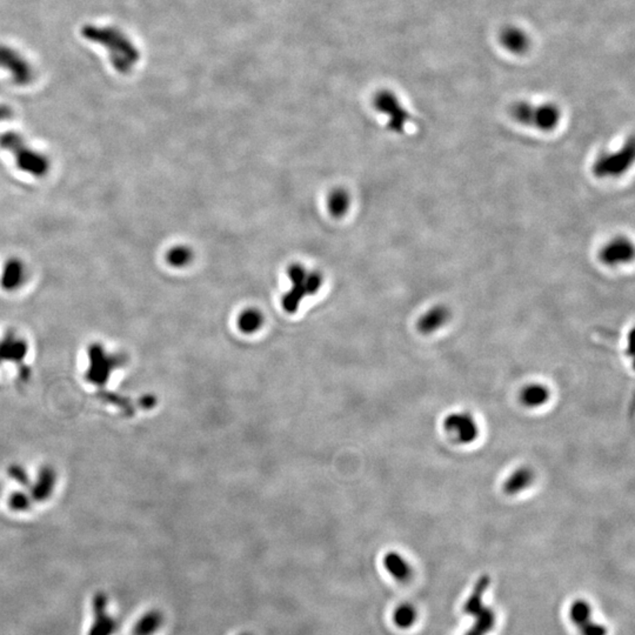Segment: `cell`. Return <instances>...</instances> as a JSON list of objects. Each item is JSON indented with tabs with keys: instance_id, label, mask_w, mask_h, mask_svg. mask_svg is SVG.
<instances>
[{
	"instance_id": "1",
	"label": "cell",
	"mask_w": 635,
	"mask_h": 635,
	"mask_svg": "<svg viewBox=\"0 0 635 635\" xmlns=\"http://www.w3.org/2000/svg\"><path fill=\"white\" fill-rule=\"evenodd\" d=\"M82 34L86 41L101 45L110 53L108 57L112 66L119 73H130L140 59L137 46L117 27L85 25L82 29Z\"/></svg>"
},
{
	"instance_id": "2",
	"label": "cell",
	"mask_w": 635,
	"mask_h": 635,
	"mask_svg": "<svg viewBox=\"0 0 635 635\" xmlns=\"http://www.w3.org/2000/svg\"><path fill=\"white\" fill-rule=\"evenodd\" d=\"M0 147L8 149L15 156V163L22 171L43 177L49 172L50 163L46 156L36 152L25 144L22 136L12 131L0 136Z\"/></svg>"
},
{
	"instance_id": "3",
	"label": "cell",
	"mask_w": 635,
	"mask_h": 635,
	"mask_svg": "<svg viewBox=\"0 0 635 635\" xmlns=\"http://www.w3.org/2000/svg\"><path fill=\"white\" fill-rule=\"evenodd\" d=\"M511 115L525 126L534 127L545 132L554 130L561 119L560 108L550 103L535 105L528 101H519L513 105Z\"/></svg>"
},
{
	"instance_id": "4",
	"label": "cell",
	"mask_w": 635,
	"mask_h": 635,
	"mask_svg": "<svg viewBox=\"0 0 635 635\" xmlns=\"http://www.w3.org/2000/svg\"><path fill=\"white\" fill-rule=\"evenodd\" d=\"M291 289L284 298L282 306L287 313H295L305 298L316 294L319 291L323 279L316 272H309L299 265L291 266L289 270Z\"/></svg>"
},
{
	"instance_id": "5",
	"label": "cell",
	"mask_w": 635,
	"mask_h": 635,
	"mask_svg": "<svg viewBox=\"0 0 635 635\" xmlns=\"http://www.w3.org/2000/svg\"><path fill=\"white\" fill-rule=\"evenodd\" d=\"M635 149L633 139L621 149L611 153H604L595 160L592 172L597 178H614L624 175L634 163Z\"/></svg>"
},
{
	"instance_id": "6",
	"label": "cell",
	"mask_w": 635,
	"mask_h": 635,
	"mask_svg": "<svg viewBox=\"0 0 635 635\" xmlns=\"http://www.w3.org/2000/svg\"><path fill=\"white\" fill-rule=\"evenodd\" d=\"M374 108L387 118V127L394 133H404L413 117L399 98L391 91H380L374 97Z\"/></svg>"
},
{
	"instance_id": "7",
	"label": "cell",
	"mask_w": 635,
	"mask_h": 635,
	"mask_svg": "<svg viewBox=\"0 0 635 635\" xmlns=\"http://www.w3.org/2000/svg\"><path fill=\"white\" fill-rule=\"evenodd\" d=\"M442 428L451 440L459 445H469L479 437V425L476 418L466 411L447 414L442 421Z\"/></svg>"
},
{
	"instance_id": "8",
	"label": "cell",
	"mask_w": 635,
	"mask_h": 635,
	"mask_svg": "<svg viewBox=\"0 0 635 635\" xmlns=\"http://www.w3.org/2000/svg\"><path fill=\"white\" fill-rule=\"evenodd\" d=\"M0 68L8 71L17 85H27L34 78V71L25 57L6 45H0Z\"/></svg>"
},
{
	"instance_id": "9",
	"label": "cell",
	"mask_w": 635,
	"mask_h": 635,
	"mask_svg": "<svg viewBox=\"0 0 635 635\" xmlns=\"http://www.w3.org/2000/svg\"><path fill=\"white\" fill-rule=\"evenodd\" d=\"M569 617L581 635H607L605 626L592 619L591 605L585 600H576L571 606Z\"/></svg>"
},
{
	"instance_id": "10",
	"label": "cell",
	"mask_w": 635,
	"mask_h": 635,
	"mask_svg": "<svg viewBox=\"0 0 635 635\" xmlns=\"http://www.w3.org/2000/svg\"><path fill=\"white\" fill-rule=\"evenodd\" d=\"M108 597L104 593H97L93 598L94 621L89 628V635H113L118 628V621L106 612Z\"/></svg>"
},
{
	"instance_id": "11",
	"label": "cell",
	"mask_w": 635,
	"mask_h": 635,
	"mask_svg": "<svg viewBox=\"0 0 635 635\" xmlns=\"http://www.w3.org/2000/svg\"><path fill=\"white\" fill-rule=\"evenodd\" d=\"M634 256V246L626 238H617L600 251V261L607 266L627 264Z\"/></svg>"
},
{
	"instance_id": "12",
	"label": "cell",
	"mask_w": 635,
	"mask_h": 635,
	"mask_svg": "<svg viewBox=\"0 0 635 635\" xmlns=\"http://www.w3.org/2000/svg\"><path fill=\"white\" fill-rule=\"evenodd\" d=\"M464 612L476 619L473 627L465 635H486L495 624V614L483 606V601H466Z\"/></svg>"
},
{
	"instance_id": "13",
	"label": "cell",
	"mask_w": 635,
	"mask_h": 635,
	"mask_svg": "<svg viewBox=\"0 0 635 635\" xmlns=\"http://www.w3.org/2000/svg\"><path fill=\"white\" fill-rule=\"evenodd\" d=\"M499 41L502 48L513 54H524L527 52L531 41L527 34L520 27H506L500 31Z\"/></svg>"
},
{
	"instance_id": "14",
	"label": "cell",
	"mask_w": 635,
	"mask_h": 635,
	"mask_svg": "<svg viewBox=\"0 0 635 635\" xmlns=\"http://www.w3.org/2000/svg\"><path fill=\"white\" fill-rule=\"evenodd\" d=\"M450 318V309L444 305H435L420 316L418 330L423 335H432L446 325Z\"/></svg>"
},
{
	"instance_id": "15",
	"label": "cell",
	"mask_w": 635,
	"mask_h": 635,
	"mask_svg": "<svg viewBox=\"0 0 635 635\" xmlns=\"http://www.w3.org/2000/svg\"><path fill=\"white\" fill-rule=\"evenodd\" d=\"M535 479L534 471L528 466H520L511 472L505 483H504V492L507 495H516L527 490Z\"/></svg>"
},
{
	"instance_id": "16",
	"label": "cell",
	"mask_w": 635,
	"mask_h": 635,
	"mask_svg": "<svg viewBox=\"0 0 635 635\" xmlns=\"http://www.w3.org/2000/svg\"><path fill=\"white\" fill-rule=\"evenodd\" d=\"M520 402L528 409H538L545 405L550 399V391L546 385L539 383L528 384L521 390Z\"/></svg>"
},
{
	"instance_id": "17",
	"label": "cell",
	"mask_w": 635,
	"mask_h": 635,
	"mask_svg": "<svg viewBox=\"0 0 635 635\" xmlns=\"http://www.w3.org/2000/svg\"><path fill=\"white\" fill-rule=\"evenodd\" d=\"M384 566L397 581H407L412 576L411 564L397 552H388L384 557Z\"/></svg>"
},
{
	"instance_id": "18",
	"label": "cell",
	"mask_w": 635,
	"mask_h": 635,
	"mask_svg": "<svg viewBox=\"0 0 635 635\" xmlns=\"http://www.w3.org/2000/svg\"><path fill=\"white\" fill-rule=\"evenodd\" d=\"M24 265L18 259H10L6 261L1 278H0V285L6 291L17 290L22 282H24Z\"/></svg>"
},
{
	"instance_id": "19",
	"label": "cell",
	"mask_w": 635,
	"mask_h": 635,
	"mask_svg": "<svg viewBox=\"0 0 635 635\" xmlns=\"http://www.w3.org/2000/svg\"><path fill=\"white\" fill-rule=\"evenodd\" d=\"M89 357H91V364H92L91 365V372H89L91 377L101 378V377H106L108 373H110L111 367L113 366V359L105 354L101 346H91Z\"/></svg>"
},
{
	"instance_id": "20",
	"label": "cell",
	"mask_w": 635,
	"mask_h": 635,
	"mask_svg": "<svg viewBox=\"0 0 635 635\" xmlns=\"http://www.w3.org/2000/svg\"><path fill=\"white\" fill-rule=\"evenodd\" d=\"M163 624V615L159 609H151L134 625V635H153Z\"/></svg>"
},
{
	"instance_id": "21",
	"label": "cell",
	"mask_w": 635,
	"mask_h": 635,
	"mask_svg": "<svg viewBox=\"0 0 635 635\" xmlns=\"http://www.w3.org/2000/svg\"><path fill=\"white\" fill-rule=\"evenodd\" d=\"M263 323H264L263 314L256 309H246L245 312L239 316L238 326L242 333L252 335L263 326Z\"/></svg>"
},
{
	"instance_id": "22",
	"label": "cell",
	"mask_w": 635,
	"mask_h": 635,
	"mask_svg": "<svg viewBox=\"0 0 635 635\" xmlns=\"http://www.w3.org/2000/svg\"><path fill=\"white\" fill-rule=\"evenodd\" d=\"M349 203H351L349 196L346 191H333L328 198V210L331 212L332 216L339 218L349 211Z\"/></svg>"
},
{
	"instance_id": "23",
	"label": "cell",
	"mask_w": 635,
	"mask_h": 635,
	"mask_svg": "<svg viewBox=\"0 0 635 635\" xmlns=\"http://www.w3.org/2000/svg\"><path fill=\"white\" fill-rule=\"evenodd\" d=\"M416 609L409 604L400 605L394 611V624L397 625V627L404 628V629L411 627L416 622Z\"/></svg>"
},
{
	"instance_id": "24",
	"label": "cell",
	"mask_w": 635,
	"mask_h": 635,
	"mask_svg": "<svg viewBox=\"0 0 635 635\" xmlns=\"http://www.w3.org/2000/svg\"><path fill=\"white\" fill-rule=\"evenodd\" d=\"M192 258H194L192 251L186 246L173 247L168 251V256H166L168 264L175 268H184L186 265L190 264Z\"/></svg>"
},
{
	"instance_id": "25",
	"label": "cell",
	"mask_w": 635,
	"mask_h": 635,
	"mask_svg": "<svg viewBox=\"0 0 635 635\" xmlns=\"http://www.w3.org/2000/svg\"><path fill=\"white\" fill-rule=\"evenodd\" d=\"M11 115V108H8V106H4V105L0 106V122H1V120L8 119Z\"/></svg>"
},
{
	"instance_id": "26",
	"label": "cell",
	"mask_w": 635,
	"mask_h": 635,
	"mask_svg": "<svg viewBox=\"0 0 635 635\" xmlns=\"http://www.w3.org/2000/svg\"><path fill=\"white\" fill-rule=\"evenodd\" d=\"M240 635H253V634H252V633H249V632H245V633H242V634H240Z\"/></svg>"
}]
</instances>
